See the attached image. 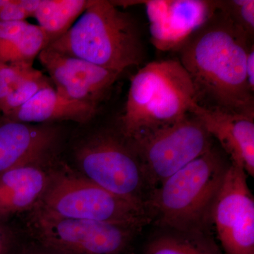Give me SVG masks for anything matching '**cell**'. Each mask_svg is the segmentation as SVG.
<instances>
[{"label": "cell", "instance_id": "obj_1", "mask_svg": "<svg viewBox=\"0 0 254 254\" xmlns=\"http://www.w3.org/2000/svg\"><path fill=\"white\" fill-rule=\"evenodd\" d=\"M252 38L218 6L177 50L198 104L254 118L247 75Z\"/></svg>", "mask_w": 254, "mask_h": 254}, {"label": "cell", "instance_id": "obj_2", "mask_svg": "<svg viewBox=\"0 0 254 254\" xmlns=\"http://www.w3.org/2000/svg\"><path fill=\"white\" fill-rule=\"evenodd\" d=\"M230 162L215 146L152 190L150 220L163 229L210 232L212 212Z\"/></svg>", "mask_w": 254, "mask_h": 254}, {"label": "cell", "instance_id": "obj_3", "mask_svg": "<svg viewBox=\"0 0 254 254\" xmlns=\"http://www.w3.org/2000/svg\"><path fill=\"white\" fill-rule=\"evenodd\" d=\"M47 47L120 73L145 61L136 21L105 0H92L68 31Z\"/></svg>", "mask_w": 254, "mask_h": 254}, {"label": "cell", "instance_id": "obj_4", "mask_svg": "<svg viewBox=\"0 0 254 254\" xmlns=\"http://www.w3.org/2000/svg\"><path fill=\"white\" fill-rule=\"evenodd\" d=\"M195 103L194 86L178 59L152 62L132 76L118 131L131 139L182 120Z\"/></svg>", "mask_w": 254, "mask_h": 254}, {"label": "cell", "instance_id": "obj_5", "mask_svg": "<svg viewBox=\"0 0 254 254\" xmlns=\"http://www.w3.org/2000/svg\"><path fill=\"white\" fill-rule=\"evenodd\" d=\"M36 207L62 218L113 222L139 228L150 221L144 207L110 193L59 162Z\"/></svg>", "mask_w": 254, "mask_h": 254}, {"label": "cell", "instance_id": "obj_6", "mask_svg": "<svg viewBox=\"0 0 254 254\" xmlns=\"http://www.w3.org/2000/svg\"><path fill=\"white\" fill-rule=\"evenodd\" d=\"M73 158L76 170L82 176L145 208L149 189L134 150L120 132L101 130L92 133L75 147Z\"/></svg>", "mask_w": 254, "mask_h": 254}, {"label": "cell", "instance_id": "obj_7", "mask_svg": "<svg viewBox=\"0 0 254 254\" xmlns=\"http://www.w3.org/2000/svg\"><path fill=\"white\" fill-rule=\"evenodd\" d=\"M128 141L141 165L150 193L213 146V138L192 114Z\"/></svg>", "mask_w": 254, "mask_h": 254}, {"label": "cell", "instance_id": "obj_8", "mask_svg": "<svg viewBox=\"0 0 254 254\" xmlns=\"http://www.w3.org/2000/svg\"><path fill=\"white\" fill-rule=\"evenodd\" d=\"M29 224L38 244L64 254H123L141 228L62 218L36 207Z\"/></svg>", "mask_w": 254, "mask_h": 254}, {"label": "cell", "instance_id": "obj_9", "mask_svg": "<svg viewBox=\"0 0 254 254\" xmlns=\"http://www.w3.org/2000/svg\"><path fill=\"white\" fill-rule=\"evenodd\" d=\"M247 176L230 163L214 204L211 225L224 254H254V198Z\"/></svg>", "mask_w": 254, "mask_h": 254}, {"label": "cell", "instance_id": "obj_10", "mask_svg": "<svg viewBox=\"0 0 254 254\" xmlns=\"http://www.w3.org/2000/svg\"><path fill=\"white\" fill-rule=\"evenodd\" d=\"M38 58L58 93L97 107L121 74L48 47L42 50Z\"/></svg>", "mask_w": 254, "mask_h": 254}, {"label": "cell", "instance_id": "obj_11", "mask_svg": "<svg viewBox=\"0 0 254 254\" xmlns=\"http://www.w3.org/2000/svg\"><path fill=\"white\" fill-rule=\"evenodd\" d=\"M134 2L145 5L150 41L160 51H177L218 9V1L208 0H145Z\"/></svg>", "mask_w": 254, "mask_h": 254}, {"label": "cell", "instance_id": "obj_12", "mask_svg": "<svg viewBox=\"0 0 254 254\" xmlns=\"http://www.w3.org/2000/svg\"><path fill=\"white\" fill-rule=\"evenodd\" d=\"M190 113L216 138L230 163L254 177V118L195 103Z\"/></svg>", "mask_w": 254, "mask_h": 254}, {"label": "cell", "instance_id": "obj_13", "mask_svg": "<svg viewBox=\"0 0 254 254\" xmlns=\"http://www.w3.org/2000/svg\"><path fill=\"white\" fill-rule=\"evenodd\" d=\"M60 131L54 125H33L0 118V174L56 155Z\"/></svg>", "mask_w": 254, "mask_h": 254}, {"label": "cell", "instance_id": "obj_14", "mask_svg": "<svg viewBox=\"0 0 254 254\" xmlns=\"http://www.w3.org/2000/svg\"><path fill=\"white\" fill-rule=\"evenodd\" d=\"M58 162L55 155L0 174V222L36 208Z\"/></svg>", "mask_w": 254, "mask_h": 254}, {"label": "cell", "instance_id": "obj_15", "mask_svg": "<svg viewBox=\"0 0 254 254\" xmlns=\"http://www.w3.org/2000/svg\"><path fill=\"white\" fill-rule=\"evenodd\" d=\"M98 110L95 105L65 98L51 86L41 90L27 103L4 117L33 125H53L63 121L84 124L94 118Z\"/></svg>", "mask_w": 254, "mask_h": 254}, {"label": "cell", "instance_id": "obj_16", "mask_svg": "<svg viewBox=\"0 0 254 254\" xmlns=\"http://www.w3.org/2000/svg\"><path fill=\"white\" fill-rule=\"evenodd\" d=\"M160 229L147 244L144 254H224L210 232Z\"/></svg>", "mask_w": 254, "mask_h": 254}, {"label": "cell", "instance_id": "obj_17", "mask_svg": "<svg viewBox=\"0 0 254 254\" xmlns=\"http://www.w3.org/2000/svg\"><path fill=\"white\" fill-rule=\"evenodd\" d=\"M91 2V0H41L33 17L50 45L68 31Z\"/></svg>", "mask_w": 254, "mask_h": 254}, {"label": "cell", "instance_id": "obj_18", "mask_svg": "<svg viewBox=\"0 0 254 254\" xmlns=\"http://www.w3.org/2000/svg\"><path fill=\"white\" fill-rule=\"evenodd\" d=\"M49 45L44 32L38 25L29 23L27 28L0 58V64H33V60Z\"/></svg>", "mask_w": 254, "mask_h": 254}, {"label": "cell", "instance_id": "obj_19", "mask_svg": "<svg viewBox=\"0 0 254 254\" xmlns=\"http://www.w3.org/2000/svg\"><path fill=\"white\" fill-rule=\"evenodd\" d=\"M53 86L50 78L41 71L35 69L33 73L15 88L0 104L3 116H7L32 99L41 90Z\"/></svg>", "mask_w": 254, "mask_h": 254}, {"label": "cell", "instance_id": "obj_20", "mask_svg": "<svg viewBox=\"0 0 254 254\" xmlns=\"http://www.w3.org/2000/svg\"><path fill=\"white\" fill-rule=\"evenodd\" d=\"M222 10L232 21L253 38L254 33V0H226L218 1Z\"/></svg>", "mask_w": 254, "mask_h": 254}, {"label": "cell", "instance_id": "obj_21", "mask_svg": "<svg viewBox=\"0 0 254 254\" xmlns=\"http://www.w3.org/2000/svg\"><path fill=\"white\" fill-rule=\"evenodd\" d=\"M33 64H0V104L35 71Z\"/></svg>", "mask_w": 254, "mask_h": 254}, {"label": "cell", "instance_id": "obj_22", "mask_svg": "<svg viewBox=\"0 0 254 254\" xmlns=\"http://www.w3.org/2000/svg\"><path fill=\"white\" fill-rule=\"evenodd\" d=\"M27 21L0 22V58L27 28Z\"/></svg>", "mask_w": 254, "mask_h": 254}, {"label": "cell", "instance_id": "obj_23", "mask_svg": "<svg viewBox=\"0 0 254 254\" xmlns=\"http://www.w3.org/2000/svg\"><path fill=\"white\" fill-rule=\"evenodd\" d=\"M16 243L12 229L5 222H0V254H11Z\"/></svg>", "mask_w": 254, "mask_h": 254}, {"label": "cell", "instance_id": "obj_24", "mask_svg": "<svg viewBox=\"0 0 254 254\" xmlns=\"http://www.w3.org/2000/svg\"><path fill=\"white\" fill-rule=\"evenodd\" d=\"M247 75L249 86L254 93V44L251 47L247 56Z\"/></svg>", "mask_w": 254, "mask_h": 254}, {"label": "cell", "instance_id": "obj_25", "mask_svg": "<svg viewBox=\"0 0 254 254\" xmlns=\"http://www.w3.org/2000/svg\"><path fill=\"white\" fill-rule=\"evenodd\" d=\"M20 254H64L57 252L44 246L40 245L31 247L23 250Z\"/></svg>", "mask_w": 254, "mask_h": 254}]
</instances>
